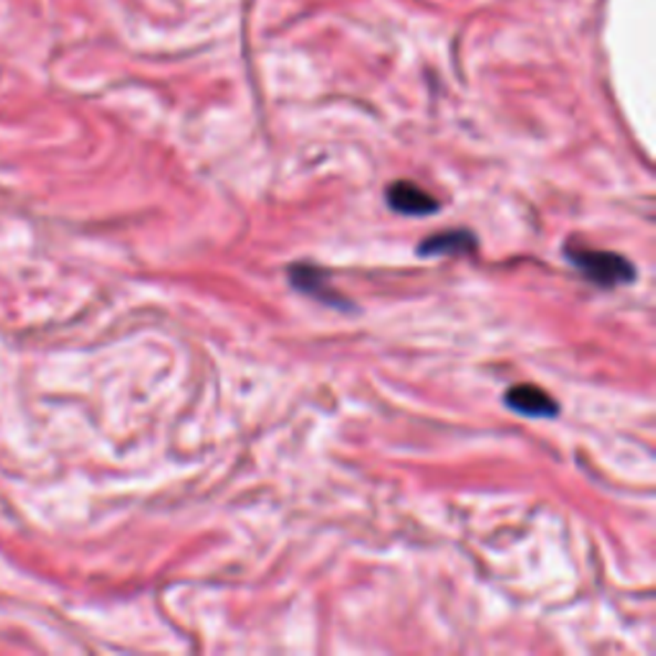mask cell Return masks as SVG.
Listing matches in <instances>:
<instances>
[{
    "mask_svg": "<svg viewBox=\"0 0 656 656\" xmlns=\"http://www.w3.org/2000/svg\"><path fill=\"white\" fill-rule=\"evenodd\" d=\"M387 206H391L395 214L403 216H431L439 210V202L436 198L428 196L426 190H420L416 183H393L385 192Z\"/></svg>",
    "mask_w": 656,
    "mask_h": 656,
    "instance_id": "7a4b0ae2",
    "label": "cell"
},
{
    "mask_svg": "<svg viewBox=\"0 0 656 656\" xmlns=\"http://www.w3.org/2000/svg\"><path fill=\"white\" fill-rule=\"evenodd\" d=\"M475 237L469 231H444L431 239H424L418 254L420 257H444V254H461L472 252Z\"/></svg>",
    "mask_w": 656,
    "mask_h": 656,
    "instance_id": "5b68a950",
    "label": "cell"
},
{
    "mask_svg": "<svg viewBox=\"0 0 656 656\" xmlns=\"http://www.w3.org/2000/svg\"><path fill=\"white\" fill-rule=\"evenodd\" d=\"M290 282H293L295 290H301V293L315 298V301L329 303V305H346L344 298L336 295L334 290H331L329 274L319 270V267L295 264L293 270H290Z\"/></svg>",
    "mask_w": 656,
    "mask_h": 656,
    "instance_id": "277c9868",
    "label": "cell"
},
{
    "mask_svg": "<svg viewBox=\"0 0 656 656\" xmlns=\"http://www.w3.org/2000/svg\"><path fill=\"white\" fill-rule=\"evenodd\" d=\"M566 257L574 264V270L585 274L590 282L601 285L605 290L631 285L636 280L634 264L626 257L615 252H603V249H582V247H566Z\"/></svg>",
    "mask_w": 656,
    "mask_h": 656,
    "instance_id": "6da1fadb",
    "label": "cell"
},
{
    "mask_svg": "<svg viewBox=\"0 0 656 656\" xmlns=\"http://www.w3.org/2000/svg\"><path fill=\"white\" fill-rule=\"evenodd\" d=\"M506 403L508 408H513L516 413H521V416H529V418H554L559 413V403L537 385L510 387L506 393Z\"/></svg>",
    "mask_w": 656,
    "mask_h": 656,
    "instance_id": "3957f363",
    "label": "cell"
}]
</instances>
